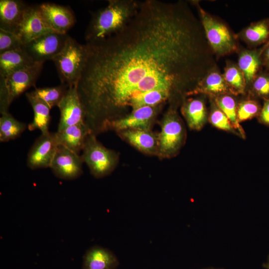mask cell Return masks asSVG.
<instances>
[{
	"label": "cell",
	"mask_w": 269,
	"mask_h": 269,
	"mask_svg": "<svg viewBox=\"0 0 269 269\" xmlns=\"http://www.w3.org/2000/svg\"><path fill=\"white\" fill-rule=\"evenodd\" d=\"M222 269V268H213V267H210V268H204V269Z\"/></svg>",
	"instance_id": "cell-37"
},
{
	"label": "cell",
	"mask_w": 269,
	"mask_h": 269,
	"mask_svg": "<svg viewBox=\"0 0 269 269\" xmlns=\"http://www.w3.org/2000/svg\"><path fill=\"white\" fill-rule=\"evenodd\" d=\"M131 144L149 154H158V135L150 130L129 129L118 132Z\"/></svg>",
	"instance_id": "cell-18"
},
{
	"label": "cell",
	"mask_w": 269,
	"mask_h": 269,
	"mask_svg": "<svg viewBox=\"0 0 269 269\" xmlns=\"http://www.w3.org/2000/svg\"><path fill=\"white\" fill-rule=\"evenodd\" d=\"M245 34L251 42H262L269 37V27L266 22L261 21L248 27Z\"/></svg>",
	"instance_id": "cell-29"
},
{
	"label": "cell",
	"mask_w": 269,
	"mask_h": 269,
	"mask_svg": "<svg viewBox=\"0 0 269 269\" xmlns=\"http://www.w3.org/2000/svg\"><path fill=\"white\" fill-rule=\"evenodd\" d=\"M229 90L228 85L224 78L219 73L213 72L210 73L203 81H199L194 88L187 95L199 93L222 94L227 93Z\"/></svg>",
	"instance_id": "cell-22"
},
{
	"label": "cell",
	"mask_w": 269,
	"mask_h": 269,
	"mask_svg": "<svg viewBox=\"0 0 269 269\" xmlns=\"http://www.w3.org/2000/svg\"><path fill=\"white\" fill-rule=\"evenodd\" d=\"M160 107H142L123 118L107 121L104 124L102 131L110 129L118 132L129 129L150 130Z\"/></svg>",
	"instance_id": "cell-7"
},
{
	"label": "cell",
	"mask_w": 269,
	"mask_h": 269,
	"mask_svg": "<svg viewBox=\"0 0 269 269\" xmlns=\"http://www.w3.org/2000/svg\"><path fill=\"white\" fill-rule=\"evenodd\" d=\"M138 3L134 0H108L106 6L93 14L85 33L87 42L103 39L121 31L136 13Z\"/></svg>",
	"instance_id": "cell-2"
},
{
	"label": "cell",
	"mask_w": 269,
	"mask_h": 269,
	"mask_svg": "<svg viewBox=\"0 0 269 269\" xmlns=\"http://www.w3.org/2000/svg\"><path fill=\"white\" fill-rule=\"evenodd\" d=\"M253 89L259 96L269 98V76L262 75L258 77L253 83Z\"/></svg>",
	"instance_id": "cell-32"
},
{
	"label": "cell",
	"mask_w": 269,
	"mask_h": 269,
	"mask_svg": "<svg viewBox=\"0 0 269 269\" xmlns=\"http://www.w3.org/2000/svg\"><path fill=\"white\" fill-rule=\"evenodd\" d=\"M261 110L260 105L256 101L250 100L242 102L237 108L239 122H244L258 116Z\"/></svg>",
	"instance_id": "cell-30"
},
{
	"label": "cell",
	"mask_w": 269,
	"mask_h": 269,
	"mask_svg": "<svg viewBox=\"0 0 269 269\" xmlns=\"http://www.w3.org/2000/svg\"><path fill=\"white\" fill-rule=\"evenodd\" d=\"M181 113L189 127L192 130H201L206 123L205 105L201 99H190L185 101L182 106Z\"/></svg>",
	"instance_id": "cell-21"
},
{
	"label": "cell",
	"mask_w": 269,
	"mask_h": 269,
	"mask_svg": "<svg viewBox=\"0 0 269 269\" xmlns=\"http://www.w3.org/2000/svg\"><path fill=\"white\" fill-rule=\"evenodd\" d=\"M86 45L77 88L85 122L93 129H101L143 94L162 92L172 99L199 82L203 58L199 31L181 3L139 1L123 29Z\"/></svg>",
	"instance_id": "cell-1"
},
{
	"label": "cell",
	"mask_w": 269,
	"mask_h": 269,
	"mask_svg": "<svg viewBox=\"0 0 269 269\" xmlns=\"http://www.w3.org/2000/svg\"><path fill=\"white\" fill-rule=\"evenodd\" d=\"M43 64L36 63L30 67L15 71L5 78L2 77L8 92L10 104L26 90L35 86Z\"/></svg>",
	"instance_id": "cell-12"
},
{
	"label": "cell",
	"mask_w": 269,
	"mask_h": 269,
	"mask_svg": "<svg viewBox=\"0 0 269 269\" xmlns=\"http://www.w3.org/2000/svg\"><path fill=\"white\" fill-rule=\"evenodd\" d=\"M77 85L69 86L57 106L60 114L57 132L85 122V112L78 93Z\"/></svg>",
	"instance_id": "cell-9"
},
{
	"label": "cell",
	"mask_w": 269,
	"mask_h": 269,
	"mask_svg": "<svg viewBox=\"0 0 269 269\" xmlns=\"http://www.w3.org/2000/svg\"><path fill=\"white\" fill-rule=\"evenodd\" d=\"M87 55L86 44H81L69 36L63 49L53 59L62 84H77Z\"/></svg>",
	"instance_id": "cell-3"
},
{
	"label": "cell",
	"mask_w": 269,
	"mask_h": 269,
	"mask_svg": "<svg viewBox=\"0 0 269 269\" xmlns=\"http://www.w3.org/2000/svg\"><path fill=\"white\" fill-rule=\"evenodd\" d=\"M203 26L207 38L213 50L218 54L229 53L236 49L233 38L227 27L200 8Z\"/></svg>",
	"instance_id": "cell-10"
},
{
	"label": "cell",
	"mask_w": 269,
	"mask_h": 269,
	"mask_svg": "<svg viewBox=\"0 0 269 269\" xmlns=\"http://www.w3.org/2000/svg\"><path fill=\"white\" fill-rule=\"evenodd\" d=\"M69 35L48 32L24 45L23 49L35 62L43 63L53 59L63 49Z\"/></svg>",
	"instance_id": "cell-6"
},
{
	"label": "cell",
	"mask_w": 269,
	"mask_h": 269,
	"mask_svg": "<svg viewBox=\"0 0 269 269\" xmlns=\"http://www.w3.org/2000/svg\"><path fill=\"white\" fill-rule=\"evenodd\" d=\"M239 67L248 82L253 80L260 65L259 55L256 52L246 51L240 55Z\"/></svg>",
	"instance_id": "cell-26"
},
{
	"label": "cell",
	"mask_w": 269,
	"mask_h": 269,
	"mask_svg": "<svg viewBox=\"0 0 269 269\" xmlns=\"http://www.w3.org/2000/svg\"><path fill=\"white\" fill-rule=\"evenodd\" d=\"M36 63L23 49L6 51L0 54V76L5 78L10 74L30 67Z\"/></svg>",
	"instance_id": "cell-19"
},
{
	"label": "cell",
	"mask_w": 269,
	"mask_h": 269,
	"mask_svg": "<svg viewBox=\"0 0 269 269\" xmlns=\"http://www.w3.org/2000/svg\"><path fill=\"white\" fill-rule=\"evenodd\" d=\"M24 44L14 33L0 28V54L23 48Z\"/></svg>",
	"instance_id": "cell-28"
},
{
	"label": "cell",
	"mask_w": 269,
	"mask_h": 269,
	"mask_svg": "<svg viewBox=\"0 0 269 269\" xmlns=\"http://www.w3.org/2000/svg\"><path fill=\"white\" fill-rule=\"evenodd\" d=\"M55 133L59 145H62L77 154L82 150L87 136L92 133L85 122Z\"/></svg>",
	"instance_id": "cell-17"
},
{
	"label": "cell",
	"mask_w": 269,
	"mask_h": 269,
	"mask_svg": "<svg viewBox=\"0 0 269 269\" xmlns=\"http://www.w3.org/2000/svg\"><path fill=\"white\" fill-rule=\"evenodd\" d=\"M58 146L55 133L41 134L28 152L27 166L33 170L50 168Z\"/></svg>",
	"instance_id": "cell-8"
},
{
	"label": "cell",
	"mask_w": 269,
	"mask_h": 269,
	"mask_svg": "<svg viewBox=\"0 0 269 269\" xmlns=\"http://www.w3.org/2000/svg\"><path fill=\"white\" fill-rule=\"evenodd\" d=\"M8 94L3 79L0 78V114L8 112L10 106Z\"/></svg>",
	"instance_id": "cell-33"
},
{
	"label": "cell",
	"mask_w": 269,
	"mask_h": 269,
	"mask_svg": "<svg viewBox=\"0 0 269 269\" xmlns=\"http://www.w3.org/2000/svg\"><path fill=\"white\" fill-rule=\"evenodd\" d=\"M119 264L118 258L112 251L95 245L84 254L81 269H117Z\"/></svg>",
	"instance_id": "cell-15"
},
{
	"label": "cell",
	"mask_w": 269,
	"mask_h": 269,
	"mask_svg": "<svg viewBox=\"0 0 269 269\" xmlns=\"http://www.w3.org/2000/svg\"><path fill=\"white\" fill-rule=\"evenodd\" d=\"M52 31L41 15L38 5L28 6L15 34L24 45L41 35Z\"/></svg>",
	"instance_id": "cell-14"
},
{
	"label": "cell",
	"mask_w": 269,
	"mask_h": 269,
	"mask_svg": "<svg viewBox=\"0 0 269 269\" xmlns=\"http://www.w3.org/2000/svg\"><path fill=\"white\" fill-rule=\"evenodd\" d=\"M25 96L31 106L34 115L32 121L28 125V129L30 131L39 130L41 134L49 132L51 109L31 92L26 93Z\"/></svg>",
	"instance_id": "cell-20"
},
{
	"label": "cell",
	"mask_w": 269,
	"mask_h": 269,
	"mask_svg": "<svg viewBox=\"0 0 269 269\" xmlns=\"http://www.w3.org/2000/svg\"><path fill=\"white\" fill-rule=\"evenodd\" d=\"M258 120L261 124L269 126V98L265 99L258 116Z\"/></svg>",
	"instance_id": "cell-34"
},
{
	"label": "cell",
	"mask_w": 269,
	"mask_h": 269,
	"mask_svg": "<svg viewBox=\"0 0 269 269\" xmlns=\"http://www.w3.org/2000/svg\"><path fill=\"white\" fill-rule=\"evenodd\" d=\"M81 155L91 173L99 178L110 174L115 167L117 157L115 153L105 147L90 134L87 136Z\"/></svg>",
	"instance_id": "cell-4"
},
{
	"label": "cell",
	"mask_w": 269,
	"mask_h": 269,
	"mask_svg": "<svg viewBox=\"0 0 269 269\" xmlns=\"http://www.w3.org/2000/svg\"><path fill=\"white\" fill-rule=\"evenodd\" d=\"M83 163V161L79 154L59 145L50 168L57 178L71 180L82 175Z\"/></svg>",
	"instance_id": "cell-11"
},
{
	"label": "cell",
	"mask_w": 269,
	"mask_h": 269,
	"mask_svg": "<svg viewBox=\"0 0 269 269\" xmlns=\"http://www.w3.org/2000/svg\"><path fill=\"white\" fill-rule=\"evenodd\" d=\"M263 267L266 269H269V256L268 257L267 262L263 264Z\"/></svg>",
	"instance_id": "cell-36"
},
{
	"label": "cell",
	"mask_w": 269,
	"mask_h": 269,
	"mask_svg": "<svg viewBox=\"0 0 269 269\" xmlns=\"http://www.w3.org/2000/svg\"><path fill=\"white\" fill-rule=\"evenodd\" d=\"M38 7L45 21L54 32L67 34L75 23V15L68 7L49 2Z\"/></svg>",
	"instance_id": "cell-13"
},
{
	"label": "cell",
	"mask_w": 269,
	"mask_h": 269,
	"mask_svg": "<svg viewBox=\"0 0 269 269\" xmlns=\"http://www.w3.org/2000/svg\"><path fill=\"white\" fill-rule=\"evenodd\" d=\"M218 107L226 115L233 127L240 135L245 137V134L240 124L237 116V108L235 100L229 95H223L216 99Z\"/></svg>",
	"instance_id": "cell-25"
},
{
	"label": "cell",
	"mask_w": 269,
	"mask_h": 269,
	"mask_svg": "<svg viewBox=\"0 0 269 269\" xmlns=\"http://www.w3.org/2000/svg\"><path fill=\"white\" fill-rule=\"evenodd\" d=\"M185 135L179 116L174 108L170 107L163 118L158 134V154L163 157L173 156L182 146Z\"/></svg>",
	"instance_id": "cell-5"
},
{
	"label": "cell",
	"mask_w": 269,
	"mask_h": 269,
	"mask_svg": "<svg viewBox=\"0 0 269 269\" xmlns=\"http://www.w3.org/2000/svg\"><path fill=\"white\" fill-rule=\"evenodd\" d=\"M68 87L67 85L62 84L54 87L35 88L31 93L51 109L58 105Z\"/></svg>",
	"instance_id": "cell-24"
},
{
	"label": "cell",
	"mask_w": 269,
	"mask_h": 269,
	"mask_svg": "<svg viewBox=\"0 0 269 269\" xmlns=\"http://www.w3.org/2000/svg\"><path fill=\"white\" fill-rule=\"evenodd\" d=\"M29 5L19 0H0V28L15 33Z\"/></svg>",
	"instance_id": "cell-16"
},
{
	"label": "cell",
	"mask_w": 269,
	"mask_h": 269,
	"mask_svg": "<svg viewBox=\"0 0 269 269\" xmlns=\"http://www.w3.org/2000/svg\"><path fill=\"white\" fill-rule=\"evenodd\" d=\"M265 55L266 63L269 66V45L267 47L265 50Z\"/></svg>",
	"instance_id": "cell-35"
},
{
	"label": "cell",
	"mask_w": 269,
	"mask_h": 269,
	"mask_svg": "<svg viewBox=\"0 0 269 269\" xmlns=\"http://www.w3.org/2000/svg\"><path fill=\"white\" fill-rule=\"evenodd\" d=\"M0 118V141L7 142L18 137L28 128L25 123L14 118L8 112Z\"/></svg>",
	"instance_id": "cell-23"
},
{
	"label": "cell",
	"mask_w": 269,
	"mask_h": 269,
	"mask_svg": "<svg viewBox=\"0 0 269 269\" xmlns=\"http://www.w3.org/2000/svg\"><path fill=\"white\" fill-rule=\"evenodd\" d=\"M209 121L214 127L218 129L238 134L228 117L219 108L213 109L209 115Z\"/></svg>",
	"instance_id": "cell-31"
},
{
	"label": "cell",
	"mask_w": 269,
	"mask_h": 269,
	"mask_svg": "<svg viewBox=\"0 0 269 269\" xmlns=\"http://www.w3.org/2000/svg\"><path fill=\"white\" fill-rule=\"evenodd\" d=\"M224 78L233 92L242 93L245 89V81L242 72L235 66H230L225 71Z\"/></svg>",
	"instance_id": "cell-27"
}]
</instances>
